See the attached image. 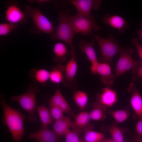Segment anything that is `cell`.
<instances>
[{
	"mask_svg": "<svg viewBox=\"0 0 142 142\" xmlns=\"http://www.w3.org/2000/svg\"><path fill=\"white\" fill-rule=\"evenodd\" d=\"M40 92L38 86L37 85L33 86L32 83H30L26 92L18 95L12 96L11 97V101L18 102L22 108L28 113V120L31 122L37 121L35 114L36 97L37 94Z\"/></svg>",
	"mask_w": 142,
	"mask_h": 142,
	"instance_id": "cell-3",
	"label": "cell"
},
{
	"mask_svg": "<svg viewBox=\"0 0 142 142\" xmlns=\"http://www.w3.org/2000/svg\"><path fill=\"white\" fill-rule=\"evenodd\" d=\"M94 39L92 38L89 43L82 40L79 43V48L82 52L85 54L91 64L99 62L94 48Z\"/></svg>",
	"mask_w": 142,
	"mask_h": 142,
	"instance_id": "cell-19",
	"label": "cell"
},
{
	"mask_svg": "<svg viewBox=\"0 0 142 142\" xmlns=\"http://www.w3.org/2000/svg\"><path fill=\"white\" fill-rule=\"evenodd\" d=\"M99 62L94 63L91 64L90 70L92 74L94 75L97 74V71Z\"/></svg>",
	"mask_w": 142,
	"mask_h": 142,
	"instance_id": "cell-35",
	"label": "cell"
},
{
	"mask_svg": "<svg viewBox=\"0 0 142 142\" xmlns=\"http://www.w3.org/2000/svg\"><path fill=\"white\" fill-rule=\"evenodd\" d=\"M133 138L135 142H142V138L138 137L137 135L134 136Z\"/></svg>",
	"mask_w": 142,
	"mask_h": 142,
	"instance_id": "cell-37",
	"label": "cell"
},
{
	"mask_svg": "<svg viewBox=\"0 0 142 142\" xmlns=\"http://www.w3.org/2000/svg\"><path fill=\"white\" fill-rule=\"evenodd\" d=\"M53 51L54 54L53 60L59 64L65 62L66 56L70 55V51L67 49L64 44L60 42L56 43L54 45Z\"/></svg>",
	"mask_w": 142,
	"mask_h": 142,
	"instance_id": "cell-21",
	"label": "cell"
},
{
	"mask_svg": "<svg viewBox=\"0 0 142 142\" xmlns=\"http://www.w3.org/2000/svg\"><path fill=\"white\" fill-rule=\"evenodd\" d=\"M94 36L101 53V63L111 64L114 57L122 50L118 41L111 34H109L108 38L102 37L97 34H95Z\"/></svg>",
	"mask_w": 142,
	"mask_h": 142,
	"instance_id": "cell-4",
	"label": "cell"
},
{
	"mask_svg": "<svg viewBox=\"0 0 142 142\" xmlns=\"http://www.w3.org/2000/svg\"><path fill=\"white\" fill-rule=\"evenodd\" d=\"M95 98L96 102L106 109L113 106L118 101L116 91L108 87L103 88L100 94H97Z\"/></svg>",
	"mask_w": 142,
	"mask_h": 142,
	"instance_id": "cell-10",
	"label": "cell"
},
{
	"mask_svg": "<svg viewBox=\"0 0 142 142\" xmlns=\"http://www.w3.org/2000/svg\"><path fill=\"white\" fill-rule=\"evenodd\" d=\"M77 60L76 57H71L65 66L63 84L69 88H73L75 86V76L78 69Z\"/></svg>",
	"mask_w": 142,
	"mask_h": 142,
	"instance_id": "cell-12",
	"label": "cell"
},
{
	"mask_svg": "<svg viewBox=\"0 0 142 142\" xmlns=\"http://www.w3.org/2000/svg\"><path fill=\"white\" fill-rule=\"evenodd\" d=\"M71 122V126L73 130L79 134L89 129H93V126L89 123L91 120L89 113L82 111L79 113Z\"/></svg>",
	"mask_w": 142,
	"mask_h": 142,
	"instance_id": "cell-13",
	"label": "cell"
},
{
	"mask_svg": "<svg viewBox=\"0 0 142 142\" xmlns=\"http://www.w3.org/2000/svg\"><path fill=\"white\" fill-rule=\"evenodd\" d=\"M68 18L75 34L80 33L86 36L92 33L93 30L97 31L101 29L93 16L88 17L77 12L74 16L69 15Z\"/></svg>",
	"mask_w": 142,
	"mask_h": 142,
	"instance_id": "cell-5",
	"label": "cell"
},
{
	"mask_svg": "<svg viewBox=\"0 0 142 142\" xmlns=\"http://www.w3.org/2000/svg\"><path fill=\"white\" fill-rule=\"evenodd\" d=\"M100 142H118L113 139L111 138H104Z\"/></svg>",
	"mask_w": 142,
	"mask_h": 142,
	"instance_id": "cell-36",
	"label": "cell"
},
{
	"mask_svg": "<svg viewBox=\"0 0 142 142\" xmlns=\"http://www.w3.org/2000/svg\"><path fill=\"white\" fill-rule=\"evenodd\" d=\"M5 18L8 22L15 24L23 23L27 20V16L14 1H8L6 3Z\"/></svg>",
	"mask_w": 142,
	"mask_h": 142,
	"instance_id": "cell-8",
	"label": "cell"
},
{
	"mask_svg": "<svg viewBox=\"0 0 142 142\" xmlns=\"http://www.w3.org/2000/svg\"><path fill=\"white\" fill-rule=\"evenodd\" d=\"M103 22L123 33L128 28V22L121 16L118 15L106 14L103 17Z\"/></svg>",
	"mask_w": 142,
	"mask_h": 142,
	"instance_id": "cell-16",
	"label": "cell"
},
{
	"mask_svg": "<svg viewBox=\"0 0 142 142\" xmlns=\"http://www.w3.org/2000/svg\"><path fill=\"white\" fill-rule=\"evenodd\" d=\"M37 1L39 3H42L43 2H48L49 1H50L49 0H40V1Z\"/></svg>",
	"mask_w": 142,
	"mask_h": 142,
	"instance_id": "cell-39",
	"label": "cell"
},
{
	"mask_svg": "<svg viewBox=\"0 0 142 142\" xmlns=\"http://www.w3.org/2000/svg\"><path fill=\"white\" fill-rule=\"evenodd\" d=\"M28 138L38 142H59L61 140L53 130L42 125L38 131L29 134Z\"/></svg>",
	"mask_w": 142,
	"mask_h": 142,
	"instance_id": "cell-11",
	"label": "cell"
},
{
	"mask_svg": "<svg viewBox=\"0 0 142 142\" xmlns=\"http://www.w3.org/2000/svg\"><path fill=\"white\" fill-rule=\"evenodd\" d=\"M5 95L1 93L0 103L3 112L2 122L7 125L11 132L14 142H19L25 133L24 121L25 116L18 110L11 107L6 103Z\"/></svg>",
	"mask_w": 142,
	"mask_h": 142,
	"instance_id": "cell-1",
	"label": "cell"
},
{
	"mask_svg": "<svg viewBox=\"0 0 142 142\" xmlns=\"http://www.w3.org/2000/svg\"><path fill=\"white\" fill-rule=\"evenodd\" d=\"M29 75L37 85L43 86L49 79L50 71L44 68H34L29 71Z\"/></svg>",
	"mask_w": 142,
	"mask_h": 142,
	"instance_id": "cell-18",
	"label": "cell"
},
{
	"mask_svg": "<svg viewBox=\"0 0 142 142\" xmlns=\"http://www.w3.org/2000/svg\"><path fill=\"white\" fill-rule=\"evenodd\" d=\"M69 10L64 12L60 10L58 13V23L55 31L51 35L52 39H57L67 43L70 48L71 57H77L75 49L73 44V39L75 35L69 20Z\"/></svg>",
	"mask_w": 142,
	"mask_h": 142,
	"instance_id": "cell-2",
	"label": "cell"
},
{
	"mask_svg": "<svg viewBox=\"0 0 142 142\" xmlns=\"http://www.w3.org/2000/svg\"><path fill=\"white\" fill-rule=\"evenodd\" d=\"M135 129L136 135L142 138V119H139L136 124Z\"/></svg>",
	"mask_w": 142,
	"mask_h": 142,
	"instance_id": "cell-34",
	"label": "cell"
},
{
	"mask_svg": "<svg viewBox=\"0 0 142 142\" xmlns=\"http://www.w3.org/2000/svg\"><path fill=\"white\" fill-rule=\"evenodd\" d=\"M17 24L11 23H2L0 24V35L7 36L9 33L17 28Z\"/></svg>",
	"mask_w": 142,
	"mask_h": 142,
	"instance_id": "cell-29",
	"label": "cell"
},
{
	"mask_svg": "<svg viewBox=\"0 0 142 142\" xmlns=\"http://www.w3.org/2000/svg\"><path fill=\"white\" fill-rule=\"evenodd\" d=\"M71 122L69 116H64L55 121L53 124L52 130L59 136L65 135L70 130Z\"/></svg>",
	"mask_w": 142,
	"mask_h": 142,
	"instance_id": "cell-20",
	"label": "cell"
},
{
	"mask_svg": "<svg viewBox=\"0 0 142 142\" xmlns=\"http://www.w3.org/2000/svg\"><path fill=\"white\" fill-rule=\"evenodd\" d=\"M128 92L131 93L130 100V105L139 119H142V97L134 83H130L127 88Z\"/></svg>",
	"mask_w": 142,
	"mask_h": 142,
	"instance_id": "cell-14",
	"label": "cell"
},
{
	"mask_svg": "<svg viewBox=\"0 0 142 142\" xmlns=\"http://www.w3.org/2000/svg\"><path fill=\"white\" fill-rule=\"evenodd\" d=\"M134 52L133 49L130 47L120 51V55L116 64L115 69V79L130 70L138 68L142 66V63L139 61H135L132 58L131 54Z\"/></svg>",
	"mask_w": 142,
	"mask_h": 142,
	"instance_id": "cell-6",
	"label": "cell"
},
{
	"mask_svg": "<svg viewBox=\"0 0 142 142\" xmlns=\"http://www.w3.org/2000/svg\"><path fill=\"white\" fill-rule=\"evenodd\" d=\"M140 27H141V29L138 31V33L139 38L142 41V22L141 24Z\"/></svg>",
	"mask_w": 142,
	"mask_h": 142,
	"instance_id": "cell-38",
	"label": "cell"
},
{
	"mask_svg": "<svg viewBox=\"0 0 142 142\" xmlns=\"http://www.w3.org/2000/svg\"><path fill=\"white\" fill-rule=\"evenodd\" d=\"M131 43L135 47L138 54L142 60V45L140 43L138 40L136 38L132 39Z\"/></svg>",
	"mask_w": 142,
	"mask_h": 142,
	"instance_id": "cell-32",
	"label": "cell"
},
{
	"mask_svg": "<svg viewBox=\"0 0 142 142\" xmlns=\"http://www.w3.org/2000/svg\"><path fill=\"white\" fill-rule=\"evenodd\" d=\"M37 110L42 125L48 127L52 122V118L49 109L44 105L38 106Z\"/></svg>",
	"mask_w": 142,
	"mask_h": 142,
	"instance_id": "cell-24",
	"label": "cell"
},
{
	"mask_svg": "<svg viewBox=\"0 0 142 142\" xmlns=\"http://www.w3.org/2000/svg\"><path fill=\"white\" fill-rule=\"evenodd\" d=\"M49 111L52 118L55 121L61 119L64 116L63 111L58 106L49 104Z\"/></svg>",
	"mask_w": 142,
	"mask_h": 142,
	"instance_id": "cell-31",
	"label": "cell"
},
{
	"mask_svg": "<svg viewBox=\"0 0 142 142\" xmlns=\"http://www.w3.org/2000/svg\"><path fill=\"white\" fill-rule=\"evenodd\" d=\"M49 104L57 106L60 108L64 112L68 114L75 118V115L72 110L68 103L62 94L57 86L55 92L52 97L50 99Z\"/></svg>",
	"mask_w": 142,
	"mask_h": 142,
	"instance_id": "cell-15",
	"label": "cell"
},
{
	"mask_svg": "<svg viewBox=\"0 0 142 142\" xmlns=\"http://www.w3.org/2000/svg\"><path fill=\"white\" fill-rule=\"evenodd\" d=\"M65 69V67L60 64L53 67L50 71L49 80L52 83L56 84L63 83Z\"/></svg>",
	"mask_w": 142,
	"mask_h": 142,
	"instance_id": "cell-22",
	"label": "cell"
},
{
	"mask_svg": "<svg viewBox=\"0 0 142 142\" xmlns=\"http://www.w3.org/2000/svg\"><path fill=\"white\" fill-rule=\"evenodd\" d=\"M88 129L84 132L82 138V142H100L105 138L104 134Z\"/></svg>",
	"mask_w": 142,
	"mask_h": 142,
	"instance_id": "cell-25",
	"label": "cell"
},
{
	"mask_svg": "<svg viewBox=\"0 0 142 142\" xmlns=\"http://www.w3.org/2000/svg\"><path fill=\"white\" fill-rule=\"evenodd\" d=\"M74 101L78 108L83 110L85 107L88 102V96L85 92L78 90L74 92L73 94Z\"/></svg>",
	"mask_w": 142,
	"mask_h": 142,
	"instance_id": "cell-27",
	"label": "cell"
},
{
	"mask_svg": "<svg viewBox=\"0 0 142 142\" xmlns=\"http://www.w3.org/2000/svg\"><path fill=\"white\" fill-rule=\"evenodd\" d=\"M108 130L113 139L118 142H124L123 134L126 128H120L117 124L114 123L109 126Z\"/></svg>",
	"mask_w": 142,
	"mask_h": 142,
	"instance_id": "cell-26",
	"label": "cell"
},
{
	"mask_svg": "<svg viewBox=\"0 0 142 142\" xmlns=\"http://www.w3.org/2000/svg\"><path fill=\"white\" fill-rule=\"evenodd\" d=\"M70 2L77 8L78 13L88 17H91V11L92 8L95 10L100 7L101 0H72Z\"/></svg>",
	"mask_w": 142,
	"mask_h": 142,
	"instance_id": "cell-9",
	"label": "cell"
},
{
	"mask_svg": "<svg viewBox=\"0 0 142 142\" xmlns=\"http://www.w3.org/2000/svg\"><path fill=\"white\" fill-rule=\"evenodd\" d=\"M92 109L89 113L91 119L103 120L106 117L105 111L107 109L96 101L92 103Z\"/></svg>",
	"mask_w": 142,
	"mask_h": 142,
	"instance_id": "cell-23",
	"label": "cell"
},
{
	"mask_svg": "<svg viewBox=\"0 0 142 142\" xmlns=\"http://www.w3.org/2000/svg\"><path fill=\"white\" fill-rule=\"evenodd\" d=\"M79 134L74 130H69L65 135V142H82Z\"/></svg>",
	"mask_w": 142,
	"mask_h": 142,
	"instance_id": "cell-30",
	"label": "cell"
},
{
	"mask_svg": "<svg viewBox=\"0 0 142 142\" xmlns=\"http://www.w3.org/2000/svg\"><path fill=\"white\" fill-rule=\"evenodd\" d=\"M110 115L118 123H120L126 120L130 115L129 112L126 109L111 110Z\"/></svg>",
	"mask_w": 142,
	"mask_h": 142,
	"instance_id": "cell-28",
	"label": "cell"
},
{
	"mask_svg": "<svg viewBox=\"0 0 142 142\" xmlns=\"http://www.w3.org/2000/svg\"><path fill=\"white\" fill-rule=\"evenodd\" d=\"M23 12L26 16L31 18L37 29L47 34L53 33L54 28L52 23L40 11L39 7L34 8L30 6H26Z\"/></svg>",
	"mask_w": 142,
	"mask_h": 142,
	"instance_id": "cell-7",
	"label": "cell"
},
{
	"mask_svg": "<svg viewBox=\"0 0 142 142\" xmlns=\"http://www.w3.org/2000/svg\"><path fill=\"white\" fill-rule=\"evenodd\" d=\"M97 74L100 75L101 81L106 87H110L116 79L115 74L112 72L110 65L107 63H99Z\"/></svg>",
	"mask_w": 142,
	"mask_h": 142,
	"instance_id": "cell-17",
	"label": "cell"
},
{
	"mask_svg": "<svg viewBox=\"0 0 142 142\" xmlns=\"http://www.w3.org/2000/svg\"><path fill=\"white\" fill-rule=\"evenodd\" d=\"M132 70L134 74V75L133 77V80L135 81L137 79L142 78V66Z\"/></svg>",
	"mask_w": 142,
	"mask_h": 142,
	"instance_id": "cell-33",
	"label": "cell"
}]
</instances>
